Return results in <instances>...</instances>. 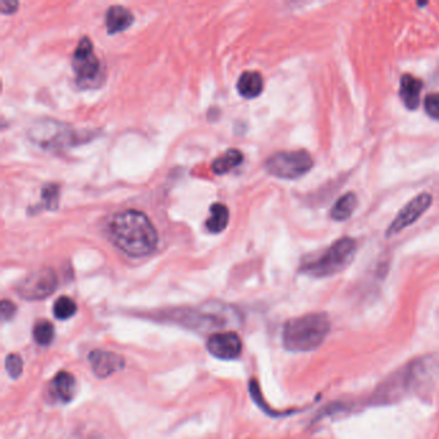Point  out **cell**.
<instances>
[{
	"label": "cell",
	"mask_w": 439,
	"mask_h": 439,
	"mask_svg": "<svg viewBox=\"0 0 439 439\" xmlns=\"http://www.w3.org/2000/svg\"><path fill=\"white\" fill-rule=\"evenodd\" d=\"M438 371L439 361L436 357L415 358L388 375L370 396V403L377 406L393 405L416 394L431 385L438 377Z\"/></svg>",
	"instance_id": "cell-1"
},
{
	"label": "cell",
	"mask_w": 439,
	"mask_h": 439,
	"mask_svg": "<svg viewBox=\"0 0 439 439\" xmlns=\"http://www.w3.org/2000/svg\"><path fill=\"white\" fill-rule=\"evenodd\" d=\"M108 227L116 248L132 258H143L156 250V228L142 211L123 210L112 217Z\"/></svg>",
	"instance_id": "cell-2"
},
{
	"label": "cell",
	"mask_w": 439,
	"mask_h": 439,
	"mask_svg": "<svg viewBox=\"0 0 439 439\" xmlns=\"http://www.w3.org/2000/svg\"><path fill=\"white\" fill-rule=\"evenodd\" d=\"M331 322L326 313H308L289 320L283 326V346L293 353L312 352L330 334Z\"/></svg>",
	"instance_id": "cell-3"
},
{
	"label": "cell",
	"mask_w": 439,
	"mask_h": 439,
	"mask_svg": "<svg viewBox=\"0 0 439 439\" xmlns=\"http://www.w3.org/2000/svg\"><path fill=\"white\" fill-rule=\"evenodd\" d=\"M158 316L163 317V321L182 324L198 333L226 329L239 318L235 309L220 303L206 304L200 308H179Z\"/></svg>",
	"instance_id": "cell-4"
},
{
	"label": "cell",
	"mask_w": 439,
	"mask_h": 439,
	"mask_svg": "<svg viewBox=\"0 0 439 439\" xmlns=\"http://www.w3.org/2000/svg\"><path fill=\"white\" fill-rule=\"evenodd\" d=\"M355 254L356 241L349 237L339 239L321 257L304 263L302 272L317 278L334 276L344 271L353 261Z\"/></svg>",
	"instance_id": "cell-5"
},
{
	"label": "cell",
	"mask_w": 439,
	"mask_h": 439,
	"mask_svg": "<svg viewBox=\"0 0 439 439\" xmlns=\"http://www.w3.org/2000/svg\"><path fill=\"white\" fill-rule=\"evenodd\" d=\"M313 167V158L304 150L281 151L265 161L267 171L277 178L298 179Z\"/></svg>",
	"instance_id": "cell-6"
},
{
	"label": "cell",
	"mask_w": 439,
	"mask_h": 439,
	"mask_svg": "<svg viewBox=\"0 0 439 439\" xmlns=\"http://www.w3.org/2000/svg\"><path fill=\"white\" fill-rule=\"evenodd\" d=\"M78 136L71 126L52 119H42L34 123L29 130L32 142L49 150L73 146L78 142Z\"/></svg>",
	"instance_id": "cell-7"
},
{
	"label": "cell",
	"mask_w": 439,
	"mask_h": 439,
	"mask_svg": "<svg viewBox=\"0 0 439 439\" xmlns=\"http://www.w3.org/2000/svg\"><path fill=\"white\" fill-rule=\"evenodd\" d=\"M58 286V277L54 270L45 267L32 271L25 276L17 285L16 292L22 299L38 302L52 295Z\"/></svg>",
	"instance_id": "cell-8"
},
{
	"label": "cell",
	"mask_w": 439,
	"mask_h": 439,
	"mask_svg": "<svg viewBox=\"0 0 439 439\" xmlns=\"http://www.w3.org/2000/svg\"><path fill=\"white\" fill-rule=\"evenodd\" d=\"M73 70L79 83H92L101 73V62L95 56L93 44L84 36L73 54Z\"/></svg>",
	"instance_id": "cell-9"
},
{
	"label": "cell",
	"mask_w": 439,
	"mask_h": 439,
	"mask_svg": "<svg viewBox=\"0 0 439 439\" xmlns=\"http://www.w3.org/2000/svg\"><path fill=\"white\" fill-rule=\"evenodd\" d=\"M431 201H433L431 195L429 193H421L415 199L411 200L407 205L398 213L396 220H393L392 224L389 226V228L385 232L387 237H392L393 235L399 233L401 230L407 228L412 223H415L430 208Z\"/></svg>",
	"instance_id": "cell-10"
},
{
	"label": "cell",
	"mask_w": 439,
	"mask_h": 439,
	"mask_svg": "<svg viewBox=\"0 0 439 439\" xmlns=\"http://www.w3.org/2000/svg\"><path fill=\"white\" fill-rule=\"evenodd\" d=\"M206 348L211 356L218 359L230 361L241 356L242 342L240 336L233 331L215 333L210 335Z\"/></svg>",
	"instance_id": "cell-11"
},
{
	"label": "cell",
	"mask_w": 439,
	"mask_h": 439,
	"mask_svg": "<svg viewBox=\"0 0 439 439\" xmlns=\"http://www.w3.org/2000/svg\"><path fill=\"white\" fill-rule=\"evenodd\" d=\"M88 359L93 372L98 377H111L112 374L120 371L126 366L124 357L114 352L102 351V349H95L93 352H91Z\"/></svg>",
	"instance_id": "cell-12"
},
{
	"label": "cell",
	"mask_w": 439,
	"mask_h": 439,
	"mask_svg": "<svg viewBox=\"0 0 439 439\" xmlns=\"http://www.w3.org/2000/svg\"><path fill=\"white\" fill-rule=\"evenodd\" d=\"M76 380L75 377L62 371L60 374H57L56 377L53 379L49 387V394L52 398L53 402H61V403H69L70 401H73L75 392H76Z\"/></svg>",
	"instance_id": "cell-13"
},
{
	"label": "cell",
	"mask_w": 439,
	"mask_h": 439,
	"mask_svg": "<svg viewBox=\"0 0 439 439\" xmlns=\"http://www.w3.org/2000/svg\"><path fill=\"white\" fill-rule=\"evenodd\" d=\"M133 13L123 5H112L106 13V29L108 34L124 32L133 25Z\"/></svg>",
	"instance_id": "cell-14"
},
{
	"label": "cell",
	"mask_w": 439,
	"mask_h": 439,
	"mask_svg": "<svg viewBox=\"0 0 439 439\" xmlns=\"http://www.w3.org/2000/svg\"><path fill=\"white\" fill-rule=\"evenodd\" d=\"M423 91V83L421 80L416 79L415 76L406 73L401 79V88H399V95L403 101L405 106L410 110L418 108L420 104V93Z\"/></svg>",
	"instance_id": "cell-15"
},
{
	"label": "cell",
	"mask_w": 439,
	"mask_h": 439,
	"mask_svg": "<svg viewBox=\"0 0 439 439\" xmlns=\"http://www.w3.org/2000/svg\"><path fill=\"white\" fill-rule=\"evenodd\" d=\"M264 88L263 76L258 71H245L237 82V91L244 98H255L261 95Z\"/></svg>",
	"instance_id": "cell-16"
},
{
	"label": "cell",
	"mask_w": 439,
	"mask_h": 439,
	"mask_svg": "<svg viewBox=\"0 0 439 439\" xmlns=\"http://www.w3.org/2000/svg\"><path fill=\"white\" fill-rule=\"evenodd\" d=\"M228 222H230L228 208L222 202H215L210 206V217L209 220L205 222V227L210 233H220L226 230V227L228 226Z\"/></svg>",
	"instance_id": "cell-17"
},
{
	"label": "cell",
	"mask_w": 439,
	"mask_h": 439,
	"mask_svg": "<svg viewBox=\"0 0 439 439\" xmlns=\"http://www.w3.org/2000/svg\"><path fill=\"white\" fill-rule=\"evenodd\" d=\"M242 161H244V155L240 150L230 148L222 156L213 161L211 169L215 174L220 176V174H224L227 171H230L232 169L239 167Z\"/></svg>",
	"instance_id": "cell-18"
},
{
	"label": "cell",
	"mask_w": 439,
	"mask_h": 439,
	"mask_svg": "<svg viewBox=\"0 0 439 439\" xmlns=\"http://www.w3.org/2000/svg\"><path fill=\"white\" fill-rule=\"evenodd\" d=\"M356 195L352 192H348L335 202V205L331 209V217H333V220H337V222L348 220L353 214V211L356 210Z\"/></svg>",
	"instance_id": "cell-19"
},
{
	"label": "cell",
	"mask_w": 439,
	"mask_h": 439,
	"mask_svg": "<svg viewBox=\"0 0 439 439\" xmlns=\"http://www.w3.org/2000/svg\"><path fill=\"white\" fill-rule=\"evenodd\" d=\"M78 312V305L69 296H60L53 305V313L58 320H69Z\"/></svg>",
	"instance_id": "cell-20"
},
{
	"label": "cell",
	"mask_w": 439,
	"mask_h": 439,
	"mask_svg": "<svg viewBox=\"0 0 439 439\" xmlns=\"http://www.w3.org/2000/svg\"><path fill=\"white\" fill-rule=\"evenodd\" d=\"M32 335L38 344L47 346L51 344L54 339V326L49 321H40L35 324Z\"/></svg>",
	"instance_id": "cell-21"
},
{
	"label": "cell",
	"mask_w": 439,
	"mask_h": 439,
	"mask_svg": "<svg viewBox=\"0 0 439 439\" xmlns=\"http://www.w3.org/2000/svg\"><path fill=\"white\" fill-rule=\"evenodd\" d=\"M42 199L47 209H57L60 200V187L57 185H48L43 189Z\"/></svg>",
	"instance_id": "cell-22"
},
{
	"label": "cell",
	"mask_w": 439,
	"mask_h": 439,
	"mask_svg": "<svg viewBox=\"0 0 439 439\" xmlns=\"http://www.w3.org/2000/svg\"><path fill=\"white\" fill-rule=\"evenodd\" d=\"M5 370H7L8 375L13 379L21 377L22 371H23V361H22L21 356L8 355V357L5 358Z\"/></svg>",
	"instance_id": "cell-23"
},
{
	"label": "cell",
	"mask_w": 439,
	"mask_h": 439,
	"mask_svg": "<svg viewBox=\"0 0 439 439\" xmlns=\"http://www.w3.org/2000/svg\"><path fill=\"white\" fill-rule=\"evenodd\" d=\"M425 110L428 115L439 120V93H430L425 97Z\"/></svg>",
	"instance_id": "cell-24"
},
{
	"label": "cell",
	"mask_w": 439,
	"mask_h": 439,
	"mask_svg": "<svg viewBox=\"0 0 439 439\" xmlns=\"http://www.w3.org/2000/svg\"><path fill=\"white\" fill-rule=\"evenodd\" d=\"M16 311H17L16 305L12 303V302H10V300L4 299V300L1 302V305H0V314H1V321H3V322L11 321L12 318L14 317V314H16Z\"/></svg>",
	"instance_id": "cell-25"
},
{
	"label": "cell",
	"mask_w": 439,
	"mask_h": 439,
	"mask_svg": "<svg viewBox=\"0 0 439 439\" xmlns=\"http://www.w3.org/2000/svg\"><path fill=\"white\" fill-rule=\"evenodd\" d=\"M19 8V1H8V0H1L0 3V10L4 14H10Z\"/></svg>",
	"instance_id": "cell-26"
}]
</instances>
